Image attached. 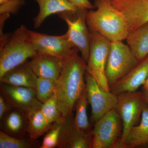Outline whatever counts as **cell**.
<instances>
[{
	"mask_svg": "<svg viewBox=\"0 0 148 148\" xmlns=\"http://www.w3.org/2000/svg\"><path fill=\"white\" fill-rule=\"evenodd\" d=\"M64 119L53 123L52 127L45 136L40 148H53L57 147Z\"/></svg>",
	"mask_w": 148,
	"mask_h": 148,
	"instance_id": "26",
	"label": "cell"
},
{
	"mask_svg": "<svg viewBox=\"0 0 148 148\" xmlns=\"http://www.w3.org/2000/svg\"><path fill=\"white\" fill-rule=\"evenodd\" d=\"M29 29L22 25L11 35L0 51V77L23 64L37 53L29 36Z\"/></svg>",
	"mask_w": 148,
	"mask_h": 148,
	"instance_id": "3",
	"label": "cell"
},
{
	"mask_svg": "<svg viewBox=\"0 0 148 148\" xmlns=\"http://www.w3.org/2000/svg\"><path fill=\"white\" fill-rule=\"evenodd\" d=\"M38 77L27 61L0 77L1 83L36 89Z\"/></svg>",
	"mask_w": 148,
	"mask_h": 148,
	"instance_id": "16",
	"label": "cell"
},
{
	"mask_svg": "<svg viewBox=\"0 0 148 148\" xmlns=\"http://www.w3.org/2000/svg\"><path fill=\"white\" fill-rule=\"evenodd\" d=\"M148 76V55L125 76L110 86V90L116 95L123 92L137 91L145 84Z\"/></svg>",
	"mask_w": 148,
	"mask_h": 148,
	"instance_id": "13",
	"label": "cell"
},
{
	"mask_svg": "<svg viewBox=\"0 0 148 148\" xmlns=\"http://www.w3.org/2000/svg\"><path fill=\"white\" fill-rule=\"evenodd\" d=\"M1 95L11 108L17 109L27 114L40 110L42 103L37 98L36 89L1 83Z\"/></svg>",
	"mask_w": 148,
	"mask_h": 148,
	"instance_id": "10",
	"label": "cell"
},
{
	"mask_svg": "<svg viewBox=\"0 0 148 148\" xmlns=\"http://www.w3.org/2000/svg\"><path fill=\"white\" fill-rule=\"evenodd\" d=\"M86 90L91 108V120L95 123L104 115L116 108L118 96L111 91L104 90L91 75L86 72Z\"/></svg>",
	"mask_w": 148,
	"mask_h": 148,
	"instance_id": "9",
	"label": "cell"
},
{
	"mask_svg": "<svg viewBox=\"0 0 148 148\" xmlns=\"http://www.w3.org/2000/svg\"><path fill=\"white\" fill-rule=\"evenodd\" d=\"M25 0H9L0 4V14H16L21 7L25 5Z\"/></svg>",
	"mask_w": 148,
	"mask_h": 148,
	"instance_id": "27",
	"label": "cell"
},
{
	"mask_svg": "<svg viewBox=\"0 0 148 148\" xmlns=\"http://www.w3.org/2000/svg\"><path fill=\"white\" fill-rule=\"evenodd\" d=\"M39 6V12L33 19L35 29L39 28L48 16L67 11H76L79 8L68 0H34Z\"/></svg>",
	"mask_w": 148,
	"mask_h": 148,
	"instance_id": "18",
	"label": "cell"
},
{
	"mask_svg": "<svg viewBox=\"0 0 148 148\" xmlns=\"http://www.w3.org/2000/svg\"><path fill=\"white\" fill-rule=\"evenodd\" d=\"M27 132L29 138L33 140H36L47 132L53 125L47 121L40 110L30 112L27 114Z\"/></svg>",
	"mask_w": 148,
	"mask_h": 148,
	"instance_id": "21",
	"label": "cell"
},
{
	"mask_svg": "<svg viewBox=\"0 0 148 148\" xmlns=\"http://www.w3.org/2000/svg\"><path fill=\"white\" fill-rule=\"evenodd\" d=\"M143 89L148 90V76L146 79L145 84L143 85Z\"/></svg>",
	"mask_w": 148,
	"mask_h": 148,
	"instance_id": "31",
	"label": "cell"
},
{
	"mask_svg": "<svg viewBox=\"0 0 148 148\" xmlns=\"http://www.w3.org/2000/svg\"><path fill=\"white\" fill-rule=\"evenodd\" d=\"M117 96L116 109L121 120L122 132L117 148H122L127 133L136 125L147 104L143 92H123Z\"/></svg>",
	"mask_w": 148,
	"mask_h": 148,
	"instance_id": "5",
	"label": "cell"
},
{
	"mask_svg": "<svg viewBox=\"0 0 148 148\" xmlns=\"http://www.w3.org/2000/svg\"><path fill=\"white\" fill-rule=\"evenodd\" d=\"M121 121L115 108L95 122L91 131V148H117L122 132Z\"/></svg>",
	"mask_w": 148,
	"mask_h": 148,
	"instance_id": "7",
	"label": "cell"
},
{
	"mask_svg": "<svg viewBox=\"0 0 148 148\" xmlns=\"http://www.w3.org/2000/svg\"><path fill=\"white\" fill-rule=\"evenodd\" d=\"M74 5L80 8L92 10L94 8L93 5L90 2L89 0H68Z\"/></svg>",
	"mask_w": 148,
	"mask_h": 148,
	"instance_id": "28",
	"label": "cell"
},
{
	"mask_svg": "<svg viewBox=\"0 0 148 148\" xmlns=\"http://www.w3.org/2000/svg\"><path fill=\"white\" fill-rule=\"evenodd\" d=\"M148 145V106L144 109L140 124L129 130L123 142L122 148H134Z\"/></svg>",
	"mask_w": 148,
	"mask_h": 148,
	"instance_id": "19",
	"label": "cell"
},
{
	"mask_svg": "<svg viewBox=\"0 0 148 148\" xmlns=\"http://www.w3.org/2000/svg\"><path fill=\"white\" fill-rule=\"evenodd\" d=\"M138 63L128 45L123 41L111 42L106 70L110 87L127 75Z\"/></svg>",
	"mask_w": 148,
	"mask_h": 148,
	"instance_id": "6",
	"label": "cell"
},
{
	"mask_svg": "<svg viewBox=\"0 0 148 148\" xmlns=\"http://www.w3.org/2000/svg\"><path fill=\"white\" fill-rule=\"evenodd\" d=\"M93 6L96 10H89L86 14L90 32L98 33L111 42L126 40L130 33L127 21L112 0H95Z\"/></svg>",
	"mask_w": 148,
	"mask_h": 148,
	"instance_id": "2",
	"label": "cell"
},
{
	"mask_svg": "<svg viewBox=\"0 0 148 148\" xmlns=\"http://www.w3.org/2000/svg\"><path fill=\"white\" fill-rule=\"evenodd\" d=\"M10 108L5 99L1 95L0 96V119L10 110Z\"/></svg>",
	"mask_w": 148,
	"mask_h": 148,
	"instance_id": "29",
	"label": "cell"
},
{
	"mask_svg": "<svg viewBox=\"0 0 148 148\" xmlns=\"http://www.w3.org/2000/svg\"><path fill=\"white\" fill-rule=\"evenodd\" d=\"M73 120V114L64 119L57 147L61 148H91V132L85 133L77 129L74 126Z\"/></svg>",
	"mask_w": 148,
	"mask_h": 148,
	"instance_id": "15",
	"label": "cell"
},
{
	"mask_svg": "<svg viewBox=\"0 0 148 148\" xmlns=\"http://www.w3.org/2000/svg\"><path fill=\"white\" fill-rule=\"evenodd\" d=\"M88 101L86 90L85 89L76 105V114L74 118L75 127L77 129L85 132L91 133L92 130L88 119L87 113Z\"/></svg>",
	"mask_w": 148,
	"mask_h": 148,
	"instance_id": "22",
	"label": "cell"
},
{
	"mask_svg": "<svg viewBox=\"0 0 148 148\" xmlns=\"http://www.w3.org/2000/svg\"><path fill=\"white\" fill-rule=\"evenodd\" d=\"M126 41L139 62L145 58L148 55V21L130 32Z\"/></svg>",
	"mask_w": 148,
	"mask_h": 148,
	"instance_id": "20",
	"label": "cell"
},
{
	"mask_svg": "<svg viewBox=\"0 0 148 148\" xmlns=\"http://www.w3.org/2000/svg\"><path fill=\"white\" fill-rule=\"evenodd\" d=\"M143 94L145 96V99L148 106V90L147 89H143Z\"/></svg>",
	"mask_w": 148,
	"mask_h": 148,
	"instance_id": "30",
	"label": "cell"
},
{
	"mask_svg": "<svg viewBox=\"0 0 148 148\" xmlns=\"http://www.w3.org/2000/svg\"><path fill=\"white\" fill-rule=\"evenodd\" d=\"M41 111L47 121L53 124L64 119L58 108L56 94L42 104Z\"/></svg>",
	"mask_w": 148,
	"mask_h": 148,
	"instance_id": "25",
	"label": "cell"
},
{
	"mask_svg": "<svg viewBox=\"0 0 148 148\" xmlns=\"http://www.w3.org/2000/svg\"><path fill=\"white\" fill-rule=\"evenodd\" d=\"M35 140L12 137L0 131V148H32L38 146Z\"/></svg>",
	"mask_w": 148,
	"mask_h": 148,
	"instance_id": "24",
	"label": "cell"
},
{
	"mask_svg": "<svg viewBox=\"0 0 148 148\" xmlns=\"http://www.w3.org/2000/svg\"><path fill=\"white\" fill-rule=\"evenodd\" d=\"M1 120V131L15 138H24L27 132V114L17 109L10 108Z\"/></svg>",
	"mask_w": 148,
	"mask_h": 148,
	"instance_id": "17",
	"label": "cell"
},
{
	"mask_svg": "<svg viewBox=\"0 0 148 148\" xmlns=\"http://www.w3.org/2000/svg\"><path fill=\"white\" fill-rule=\"evenodd\" d=\"M77 47L64 58V64L57 80L56 94L58 108L64 118L71 116L86 88L84 74L87 63L79 54Z\"/></svg>",
	"mask_w": 148,
	"mask_h": 148,
	"instance_id": "1",
	"label": "cell"
},
{
	"mask_svg": "<svg viewBox=\"0 0 148 148\" xmlns=\"http://www.w3.org/2000/svg\"><path fill=\"white\" fill-rule=\"evenodd\" d=\"M112 2L126 18L130 33L148 21V0H112Z\"/></svg>",
	"mask_w": 148,
	"mask_h": 148,
	"instance_id": "12",
	"label": "cell"
},
{
	"mask_svg": "<svg viewBox=\"0 0 148 148\" xmlns=\"http://www.w3.org/2000/svg\"><path fill=\"white\" fill-rule=\"evenodd\" d=\"M88 10L79 8L76 11H67L58 13L59 18L66 22L69 39L78 49L82 57L87 63L89 55L90 32L86 22Z\"/></svg>",
	"mask_w": 148,
	"mask_h": 148,
	"instance_id": "8",
	"label": "cell"
},
{
	"mask_svg": "<svg viewBox=\"0 0 148 148\" xmlns=\"http://www.w3.org/2000/svg\"><path fill=\"white\" fill-rule=\"evenodd\" d=\"M111 42L98 33L90 32L89 55L86 72L94 77L104 90L110 91L106 75Z\"/></svg>",
	"mask_w": 148,
	"mask_h": 148,
	"instance_id": "4",
	"label": "cell"
},
{
	"mask_svg": "<svg viewBox=\"0 0 148 148\" xmlns=\"http://www.w3.org/2000/svg\"><path fill=\"white\" fill-rule=\"evenodd\" d=\"M9 1V0H0V4L4 2H5L6 1Z\"/></svg>",
	"mask_w": 148,
	"mask_h": 148,
	"instance_id": "32",
	"label": "cell"
},
{
	"mask_svg": "<svg viewBox=\"0 0 148 148\" xmlns=\"http://www.w3.org/2000/svg\"><path fill=\"white\" fill-rule=\"evenodd\" d=\"M29 63L38 77L57 80L63 69L64 58L37 52Z\"/></svg>",
	"mask_w": 148,
	"mask_h": 148,
	"instance_id": "14",
	"label": "cell"
},
{
	"mask_svg": "<svg viewBox=\"0 0 148 148\" xmlns=\"http://www.w3.org/2000/svg\"><path fill=\"white\" fill-rule=\"evenodd\" d=\"M30 38L37 52L64 58L75 47L69 39L67 33L61 36H50L28 30Z\"/></svg>",
	"mask_w": 148,
	"mask_h": 148,
	"instance_id": "11",
	"label": "cell"
},
{
	"mask_svg": "<svg viewBox=\"0 0 148 148\" xmlns=\"http://www.w3.org/2000/svg\"><path fill=\"white\" fill-rule=\"evenodd\" d=\"M57 80L38 77L36 85L37 98L42 104L55 95Z\"/></svg>",
	"mask_w": 148,
	"mask_h": 148,
	"instance_id": "23",
	"label": "cell"
}]
</instances>
